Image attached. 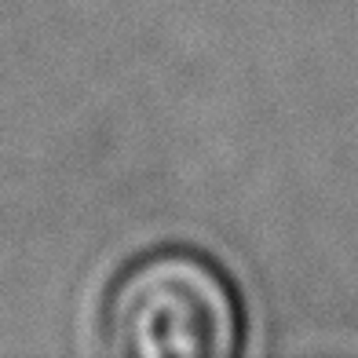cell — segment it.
Segmentation results:
<instances>
[{
    "label": "cell",
    "instance_id": "obj_1",
    "mask_svg": "<svg viewBox=\"0 0 358 358\" xmlns=\"http://www.w3.org/2000/svg\"><path fill=\"white\" fill-rule=\"evenodd\" d=\"M106 348L121 358H231L241 303L223 271L194 252H154L110 289Z\"/></svg>",
    "mask_w": 358,
    "mask_h": 358
}]
</instances>
